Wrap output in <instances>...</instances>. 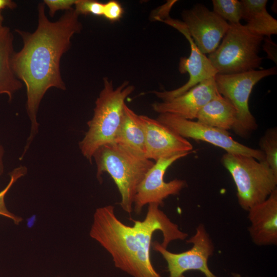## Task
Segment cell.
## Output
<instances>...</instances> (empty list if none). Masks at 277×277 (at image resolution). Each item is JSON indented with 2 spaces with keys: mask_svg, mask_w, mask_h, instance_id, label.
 I'll return each mask as SVG.
<instances>
[{
  "mask_svg": "<svg viewBox=\"0 0 277 277\" xmlns=\"http://www.w3.org/2000/svg\"><path fill=\"white\" fill-rule=\"evenodd\" d=\"M79 15L72 8L58 21L52 22L46 15L45 4L41 3L36 30L33 33L15 31L22 38L23 47L19 52H14L12 68L16 77L26 86V110L31 122L25 151L38 132L36 115L45 93L51 87L66 89L61 75L60 61L69 49L72 36L82 29Z\"/></svg>",
  "mask_w": 277,
  "mask_h": 277,
  "instance_id": "1",
  "label": "cell"
},
{
  "mask_svg": "<svg viewBox=\"0 0 277 277\" xmlns=\"http://www.w3.org/2000/svg\"><path fill=\"white\" fill-rule=\"evenodd\" d=\"M160 206L149 204L145 219L133 220L132 226L117 217L112 205L98 208L94 212L90 236L109 252L115 267L132 277H163L151 261L152 236L156 231H161L163 239L160 244L166 249L172 241L184 240L188 235Z\"/></svg>",
  "mask_w": 277,
  "mask_h": 277,
  "instance_id": "2",
  "label": "cell"
},
{
  "mask_svg": "<svg viewBox=\"0 0 277 277\" xmlns=\"http://www.w3.org/2000/svg\"><path fill=\"white\" fill-rule=\"evenodd\" d=\"M134 89V86L128 81L114 88L112 80L104 78L103 88L95 101L93 117L87 122L88 129L79 142L82 154L90 163L99 147L114 143L123 115L125 101Z\"/></svg>",
  "mask_w": 277,
  "mask_h": 277,
  "instance_id": "3",
  "label": "cell"
},
{
  "mask_svg": "<svg viewBox=\"0 0 277 277\" xmlns=\"http://www.w3.org/2000/svg\"><path fill=\"white\" fill-rule=\"evenodd\" d=\"M93 158L98 181L102 182L105 172L111 176L121 195V207L131 214L137 188L154 162L136 155L115 143L99 147Z\"/></svg>",
  "mask_w": 277,
  "mask_h": 277,
  "instance_id": "4",
  "label": "cell"
},
{
  "mask_svg": "<svg viewBox=\"0 0 277 277\" xmlns=\"http://www.w3.org/2000/svg\"><path fill=\"white\" fill-rule=\"evenodd\" d=\"M221 162L233 179L238 203L245 210L265 201L277 189V175L265 161L226 153Z\"/></svg>",
  "mask_w": 277,
  "mask_h": 277,
  "instance_id": "5",
  "label": "cell"
},
{
  "mask_svg": "<svg viewBox=\"0 0 277 277\" xmlns=\"http://www.w3.org/2000/svg\"><path fill=\"white\" fill-rule=\"evenodd\" d=\"M264 38L252 33L240 23L230 24L222 43L208 58L219 74L256 70L263 60L259 53Z\"/></svg>",
  "mask_w": 277,
  "mask_h": 277,
  "instance_id": "6",
  "label": "cell"
},
{
  "mask_svg": "<svg viewBox=\"0 0 277 277\" xmlns=\"http://www.w3.org/2000/svg\"><path fill=\"white\" fill-rule=\"evenodd\" d=\"M276 67L233 74H216L214 80L218 92L228 100L236 112L233 132L247 138L256 129V121L249 110V98L252 90L261 80L276 74Z\"/></svg>",
  "mask_w": 277,
  "mask_h": 277,
  "instance_id": "7",
  "label": "cell"
},
{
  "mask_svg": "<svg viewBox=\"0 0 277 277\" xmlns=\"http://www.w3.org/2000/svg\"><path fill=\"white\" fill-rule=\"evenodd\" d=\"M156 120L185 138L209 143L222 148L226 153L252 156L259 161H265V155L261 150L235 141L227 131L170 113L159 114Z\"/></svg>",
  "mask_w": 277,
  "mask_h": 277,
  "instance_id": "8",
  "label": "cell"
},
{
  "mask_svg": "<svg viewBox=\"0 0 277 277\" xmlns=\"http://www.w3.org/2000/svg\"><path fill=\"white\" fill-rule=\"evenodd\" d=\"M186 242L192 244L191 248L180 253L168 251L157 241L152 243L153 250L166 261L169 277H180L189 270L200 271L205 277H217L211 271L207 264L213 254L214 246L205 225L200 224L195 233Z\"/></svg>",
  "mask_w": 277,
  "mask_h": 277,
  "instance_id": "9",
  "label": "cell"
},
{
  "mask_svg": "<svg viewBox=\"0 0 277 277\" xmlns=\"http://www.w3.org/2000/svg\"><path fill=\"white\" fill-rule=\"evenodd\" d=\"M190 153L177 154L155 162L137 188L133 201V208L136 214H140L145 205L151 203L163 206L165 199L170 195L179 194L186 187L185 181L175 179L166 182L164 176L167 169L174 162Z\"/></svg>",
  "mask_w": 277,
  "mask_h": 277,
  "instance_id": "10",
  "label": "cell"
},
{
  "mask_svg": "<svg viewBox=\"0 0 277 277\" xmlns=\"http://www.w3.org/2000/svg\"><path fill=\"white\" fill-rule=\"evenodd\" d=\"M183 22L195 45L203 54H210L219 46L230 24L202 4L182 13Z\"/></svg>",
  "mask_w": 277,
  "mask_h": 277,
  "instance_id": "11",
  "label": "cell"
},
{
  "mask_svg": "<svg viewBox=\"0 0 277 277\" xmlns=\"http://www.w3.org/2000/svg\"><path fill=\"white\" fill-rule=\"evenodd\" d=\"M162 21L181 32L190 46L189 56L181 57L179 65V70L181 73L189 74V78L187 82L172 90L152 92L162 102H165L183 94L202 81L214 77L217 73L208 58L197 48L183 21L169 16Z\"/></svg>",
  "mask_w": 277,
  "mask_h": 277,
  "instance_id": "12",
  "label": "cell"
},
{
  "mask_svg": "<svg viewBox=\"0 0 277 277\" xmlns=\"http://www.w3.org/2000/svg\"><path fill=\"white\" fill-rule=\"evenodd\" d=\"M145 136L146 159L154 160L177 154L192 153L193 145L156 119L139 115Z\"/></svg>",
  "mask_w": 277,
  "mask_h": 277,
  "instance_id": "13",
  "label": "cell"
},
{
  "mask_svg": "<svg viewBox=\"0 0 277 277\" xmlns=\"http://www.w3.org/2000/svg\"><path fill=\"white\" fill-rule=\"evenodd\" d=\"M220 95L213 77L202 81L169 101L154 103L152 104V108L159 114L170 113L193 120L196 118L199 111L204 105Z\"/></svg>",
  "mask_w": 277,
  "mask_h": 277,
  "instance_id": "14",
  "label": "cell"
},
{
  "mask_svg": "<svg viewBox=\"0 0 277 277\" xmlns=\"http://www.w3.org/2000/svg\"><path fill=\"white\" fill-rule=\"evenodd\" d=\"M250 223L248 230L258 246L277 245V189L263 202L248 211Z\"/></svg>",
  "mask_w": 277,
  "mask_h": 277,
  "instance_id": "15",
  "label": "cell"
},
{
  "mask_svg": "<svg viewBox=\"0 0 277 277\" xmlns=\"http://www.w3.org/2000/svg\"><path fill=\"white\" fill-rule=\"evenodd\" d=\"M114 143L136 155L146 157L145 132L139 115L126 104Z\"/></svg>",
  "mask_w": 277,
  "mask_h": 277,
  "instance_id": "16",
  "label": "cell"
},
{
  "mask_svg": "<svg viewBox=\"0 0 277 277\" xmlns=\"http://www.w3.org/2000/svg\"><path fill=\"white\" fill-rule=\"evenodd\" d=\"M267 0H242V19L252 33L270 37L277 34V21L267 11Z\"/></svg>",
  "mask_w": 277,
  "mask_h": 277,
  "instance_id": "17",
  "label": "cell"
},
{
  "mask_svg": "<svg viewBox=\"0 0 277 277\" xmlns=\"http://www.w3.org/2000/svg\"><path fill=\"white\" fill-rule=\"evenodd\" d=\"M13 36L10 29L0 28V95L6 94L11 102L13 94L22 87V83L15 75L11 65L14 53Z\"/></svg>",
  "mask_w": 277,
  "mask_h": 277,
  "instance_id": "18",
  "label": "cell"
},
{
  "mask_svg": "<svg viewBox=\"0 0 277 277\" xmlns=\"http://www.w3.org/2000/svg\"><path fill=\"white\" fill-rule=\"evenodd\" d=\"M196 118L202 124L228 131L235 125L236 112L232 104L221 95L204 105Z\"/></svg>",
  "mask_w": 277,
  "mask_h": 277,
  "instance_id": "19",
  "label": "cell"
},
{
  "mask_svg": "<svg viewBox=\"0 0 277 277\" xmlns=\"http://www.w3.org/2000/svg\"><path fill=\"white\" fill-rule=\"evenodd\" d=\"M213 12L229 24L240 23L242 19V5L238 0H212Z\"/></svg>",
  "mask_w": 277,
  "mask_h": 277,
  "instance_id": "20",
  "label": "cell"
},
{
  "mask_svg": "<svg viewBox=\"0 0 277 277\" xmlns=\"http://www.w3.org/2000/svg\"><path fill=\"white\" fill-rule=\"evenodd\" d=\"M260 150L265 155V161L277 175V129H267L259 141Z\"/></svg>",
  "mask_w": 277,
  "mask_h": 277,
  "instance_id": "21",
  "label": "cell"
},
{
  "mask_svg": "<svg viewBox=\"0 0 277 277\" xmlns=\"http://www.w3.org/2000/svg\"><path fill=\"white\" fill-rule=\"evenodd\" d=\"M27 172V168L25 166H21L15 168L10 173L9 182L6 187L0 191V215L11 219L16 225L19 224L23 221V219L14 214L7 209L5 202V196L15 182L24 176Z\"/></svg>",
  "mask_w": 277,
  "mask_h": 277,
  "instance_id": "22",
  "label": "cell"
},
{
  "mask_svg": "<svg viewBox=\"0 0 277 277\" xmlns=\"http://www.w3.org/2000/svg\"><path fill=\"white\" fill-rule=\"evenodd\" d=\"M75 11L79 14L103 16L104 4L92 0H77L74 5Z\"/></svg>",
  "mask_w": 277,
  "mask_h": 277,
  "instance_id": "23",
  "label": "cell"
},
{
  "mask_svg": "<svg viewBox=\"0 0 277 277\" xmlns=\"http://www.w3.org/2000/svg\"><path fill=\"white\" fill-rule=\"evenodd\" d=\"M123 13V8L117 1H110L104 4L103 16L111 22L118 21L122 17Z\"/></svg>",
  "mask_w": 277,
  "mask_h": 277,
  "instance_id": "24",
  "label": "cell"
},
{
  "mask_svg": "<svg viewBox=\"0 0 277 277\" xmlns=\"http://www.w3.org/2000/svg\"><path fill=\"white\" fill-rule=\"evenodd\" d=\"M77 0H44V3L49 8V13L51 17L60 10H69L72 8Z\"/></svg>",
  "mask_w": 277,
  "mask_h": 277,
  "instance_id": "25",
  "label": "cell"
},
{
  "mask_svg": "<svg viewBox=\"0 0 277 277\" xmlns=\"http://www.w3.org/2000/svg\"><path fill=\"white\" fill-rule=\"evenodd\" d=\"M264 39L263 48L267 54V57L276 63V44L270 37H266Z\"/></svg>",
  "mask_w": 277,
  "mask_h": 277,
  "instance_id": "26",
  "label": "cell"
},
{
  "mask_svg": "<svg viewBox=\"0 0 277 277\" xmlns=\"http://www.w3.org/2000/svg\"><path fill=\"white\" fill-rule=\"evenodd\" d=\"M16 7V4L10 0H0V12L3 9L9 8L14 9Z\"/></svg>",
  "mask_w": 277,
  "mask_h": 277,
  "instance_id": "27",
  "label": "cell"
},
{
  "mask_svg": "<svg viewBox=\"0 0 277 277\" xmlns=\"http://www.w3.org/2000/svg\"><path fill=\"white\" fill-rule=\"evenodd\" d=\"M4 154V149L3 146L0 144V175L4 172L3 156Z\"/></svg>",
  "mask_w": 277,
  "mask_h": 277,
  "instance_id": "28",
  "label": "cell"
},
{
  "mask_svg": "<svg viewBox=\"0 0 277 277\" xmlns=\"http://www.w3.org/2000/svg\"><path fill=\"white\" fill-rule=\"evenodd\" d=\"M3 21V17L2 15L1 12H0V28L2 27Z\"/></svg>",
  "mask_w": 277,
  "mask_h": 277,
  "instance_id": "29",
  "label": "cell"
},
{
  "mask_svg": "<svg viewBox=\"0 0 277 277\" xmlns=\"http://www.w3.org/2000/svg\"><path fill=\"white\" fill-rule=\"evenodd\" d=\"M232 277H241V275L239 273H234L232 274Z\"/></svg>",
  "mask_w": 277,
  "mask_h": 277,
  "instance_id": "30",
  "label": "cell"
},
{
  "mask_svg": "<svg viewBox=\"0 0 277 277\" xmlns=\"http://www.w3.org/2000/svg\"><path fill=\"white\" fill-rule=\"evenodd\" d=\"M180 277H186V276H185L184 274L182 275L181 276H180Z\"/></svg>",
  "mask_w": 277,
  "mask_h": 277,
  "instance_id": "31",
  "label": "cell"
}]
</instances>
